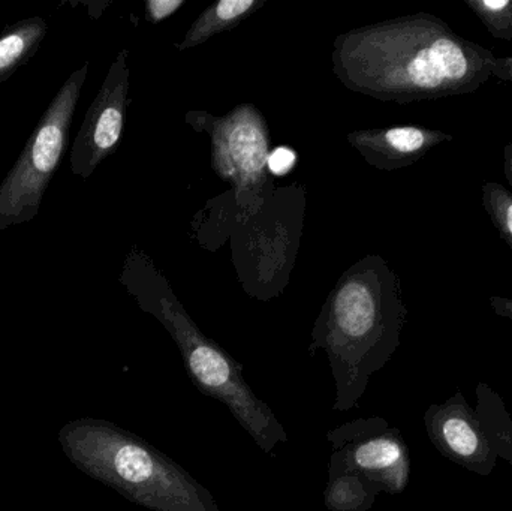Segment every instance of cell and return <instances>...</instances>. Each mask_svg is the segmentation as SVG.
I'll use <instances>...</instances> for the list:
<instances>
[{
  "label": "cell",
  "instance_id": "18",
  "mask_svg": "<svg viewBox=\"0 0 512 511\" xmlns=\"http://www.w3.org/2000/svg\"><path fill=\"white\" fill-rule=\"evenodd\" d=\"M182 5V0H150L147 2V12L150 20L161 21L174 14Z\"/></svg>",
  "mask_w": 512,
  "mask_h": 511
},
{
  "label": "cell",
  "instance_id": "10",
  "mask_svg": "<svg viewBox=\"0 0 512 511\" xmlns=\"http://www.w3.org/2000/svg\"><path fill=\"white\" fill-rule=\"evenodd\" d=\"M215 135L216 158L222 174L242 180L261 174L267 162V138L255 113L231 114Z\"/></svg>",
  "mask_w": 512,
  "mask_h": 511
},
{
  "label": "cell",
  "instance_id": "17",
  "mask_svg": "<svg viewBox=\"0 0 512 511\" xmlns=\"http://www.w3.org/2000/svg\"><path fill=\"white\" fill-rule=\"evenodd\" d=\"M295 159H297V155L294 150L288 149V147H277L268 155V170L276 176H285L294 168Z\"/></svg>",
  "mask_w": 512,
  "mask_h": 511
},
{
  "label": "cell",
  "instance_id": "13",
  "mask_svg": "<svg viewBox=\"0 0 512 511\" xmlns=\"http://www.w3.org/2000/svg\"><path fill=\"white\" fill-rule=\"evenodd\" d=\"M480 405L478 419L484 431L489 435L496 453L512 465V422L501 398L486 384H480L477 389Z\"/></svg>",
  "mask_w": 512,
  "mask_h": 511
},
{
  "label": "cell",
  "instance_id": "11",
  "mask_svg": "<svg viewBox=\"0 0 512 511\" xmlns=\"http://www.w3.org/2000/svg\"><path fill=\"white\" fill-rule=\"evenodd\" d=\"M47 30V21L41 17L26 18L6 27L0 35V86L35 56Z\"/></svg>",
  "mask_w": 512,
  "mask_h": 511
},
{
  "label": "cell",
  "instance_id": "16",
  "mask_svg": "<svg viewBox=\"0 0 512 511\" xmlns=\"http://www.w3.org/2000/svg\"><path fill=\"white\" fill-rule=\"evenodd\" d=\"M465 5L493 38L512 41V0H465Z\"/></svg>",
  "mask_w": 512,
  "mask_h": 511
},
{
  "label": "cell",
  "instance_id": "9",
  "mask_svg": "<svg viewBox=\"0 0 512 511\" xmlns=\"http://www.w3.org/2000/svg\"><path fill=\"white\" fill-rule=\"evenodd\" d=\"M351 140L370 164L381 170H397L415 164L435 147L451 143L454 137L438 129L394 126L360 132Z\"/></svg>",
  "mask_w": 512,
  "mask_h": 511
},
{
  "label": "cell",
  "instance_id": "4",
  "mask_svg": "<svg viewBox=\"0 0 512 511\" xmlns=\"http://www.w3.org/2000/svg\"><path fill=\"white\" fill-rule=\"evenodd\" d=\"M123 282L141 308L156 317L179 347L192 384L207 398L227 405L234 419L256 446L268 455L289 438L273 410L256 396L243 375V366L221 345L207 338L165 282H143L125 269Z\"/></svg>",
  "mask_w": 512,
  "mask_h": 511
},
{
  "label": "cell",
  "instance_id": "1",
  "mask_svg": "<svg viewBox=\"0 0 512 511\" xmlns=\"http://www.w3.org/2000/svg\"><path fill=\"white\" fill-rule=\"evenodd\" d=\"M336 65L348 86L400 104L469 95L492 78L512 83V57L496 56L427 12L339 38Z\"/></svg>",
  "mask_w": 512,
  "mask_h": 511
},
{
  "label": "cell",
  "instance_id": "5",
  "mask_svg": "<svg viewBox=\"0 0 512 511\" xmlns=\"http://www.w3.org/2000/svg\"><path fill=\"white\" fill-rule=\"evenodd\" d=\"M87 69L86 63L62 84L0 183V230L26 224L38 216L48 185L68 149L72 119Z\"/></svg>",
  "mask_w": 512,
  "mask_h": 511
},
{
  "label": "cell",
  "instance_id": "7",
  "mask_svg": "<svg viewBox=\"0 0 512 511\" xmlns=\"http://www.w3.org/2000/svg\"><path fill=\"white\" fill-rule=\"evenodd\" d=\"M128 51H122L87 110L80 132L71 149V171L83 180L89 179L98 165L116 150L122 137L128 105Z\"/></svg>",
  "mask_w": 512,
  "mask_h": 511
},
{
  "label": "cell",
  "instance_id": "2",
  "mask_svg": "<svg viewBox=\"0 0 512 511\" xmlns=\"http://www.w3.org/2000/svg\"><path fill=\"white\" fill-rule=\"evenodd\" d=\"M408 309L396 273L381 258L358 264L328 297L313 327L310 354L327 353L336 384L333 410L351 411L400 345Z\"/></svg>",
  "mask_w": 512,
  "mask_h": 511
},
{
  "label": "cell",
  "instance_id": "20",
  "mask_svg": "<svg viewBox=\"0 0 512 511\" xmlns=\"http://www.w3.org/2000/svg\"><path fill=\"white\" fill-rule=\"evenodd\" d=\"M504 173L512 191V143L504 147Z\"/></svg>",
  "mask_w": 512,
  "mask_h": 511
},
{
  "label": "cell",
  "instance_id": "8",
  "mask_svg": "<svg viewBox=\"0 0 512 511\" xmlns=\"http://www.w3.org/2000/svg\"><path fill=\"white\" fill-rule=\"evenodd\" d=\"M424 425L433 446L454 464L480 476L495 470L498 453L462 392L432 405L424 414Z\"/></svg>",
  "mask_w": 512,
  "mask_h": 511
},
{
  "label": "cell",
  "instance_id": "3",
  "mask_svg": "<svg viewBox=\"0 0 512 511\" xmlns=\"http://www.w3.org/2000/svg\"><path fill=\"white\" fill-rule=\"evenodd\" d=\"M72 464L152 511H222L209 489L143 438L114 423L81 419L60 431Z\"/></svg>",
  "mask_w": 512,
  "mask_h": 511
},
{
  "label": "cell",
  "instance_id": "6",
  "mask_svg": "<svg viewBox=\"0 0 512 511\" xmlns=\"http://www.w3.org/2000/svg\"><path fill=\"white\" fill-rule=\"evenodd\" d=\"M328 467L345 468L375 483L382 492L399 495L408 488L411 455L399 429L382 417L345 423L327 434Z\"/></svg>",
  "mask_w": 512,
  "mask_h": 511
},
{
  "label": "cell",
  "instance_id": "14",
  "mask_svg": "<svg viewBox=\"0 0 512 511\" xmlns=\"http://www.w3.org/2000/svg\"><path fill=\"white\" fill-rule=\"evenodd\" d=\"M256 8V2L252 0H222L216 5L210 6L186 35L185 42L180 48H191L201 44L215 33L222 32L228 27L236 26L245 15Z\"/></svg>",
  "mask_w": 512,
  "mask_h": 511
},
{
  "label": "cell",
  "instance_id": "15",
  "mask_svg": "<svg viewBox=\"0 0 512 511\" xmlns=\"http://www.w3.org/2000/svg\"><path fill=\"white\" fill-rule=\"evenodd\" d=\"M483 206L501 239L512 249V191L501 183L483 185Z\"/></svg>",
  "mask_w": 512,
  "mask_h": 511
},
{
  "label": "cell",
  "instance_id": "19",
  "mask_svg": "<svg viewBox=\"0 0 512 511\" xmlns=\"http://www.w3.org/2000/svg\"><path fill=\"white\" fill-rule=\"evenodd\" d=\"M490 308L498 317L508 318L512 321V299L508 297H490Z\"/></svg>",
  "mask_w": 512,
  "mask_h": 511
},
{
  "label": "cell",
  "instance_id": "12",
  "mask_svg": "<svg viewBox=\"0 0 512 511\" xmlns=\"http://www.w3.org/2000/svg\"><path fill=\"white\" fill-rule=\"evenodd\" d=\"M382 489L345 468L328 467L324 503L330 511H369Z\"/></svg>",
  "mask_w": 512,
  "mask_h": 511
}]
</instances>
